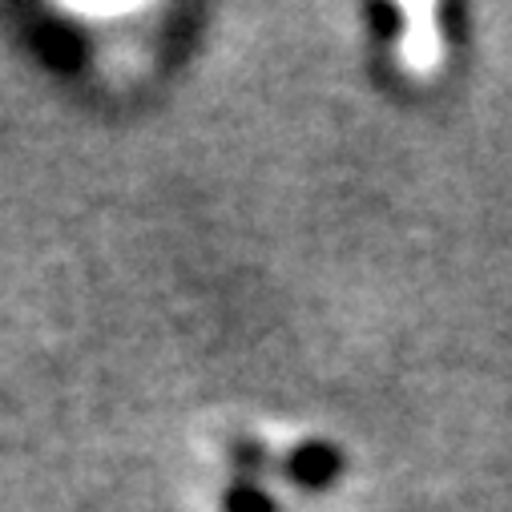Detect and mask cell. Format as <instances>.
Masks as SVG:
<instances>
[{
  "label": "cell",
  "mask_w": 512,
  "mask_h": 512,
  "mask_svg": "<svg viewBox=\"0 0 512 512\" xmlns=\"http://www.w3.org/2000/svg\"><path fill=\"white\" fill-rule=\"evenodd\" d=\"M335 468H339V460H335V452H327V448H303V452L295 456V472H299V480H307V484H323Z\"/></svg>",
  "instance_id": "1"
},
{
  "label": "cell",
  "mask_w": 512,
  "mask_h": 512,
  "mask_svg": "<svg viewBox=\"0 0 512 512\" xmlns=\"http://www.w3.org/2000/svg\"><path fill=\"white\" fill-rule=\"evenodd\" d=\"M436 53H440V41L432 37V29L428 25H412L408 41H404V57H412L416 65H428V61H436Z\"/></svg>",
  "instance_id": "2"
},
{
  "label": "cell",
  "mask_w": 512,
  "mask_h": 512,
  "mask_svg": "<svg viewBox=\"0 0 512 512\" xmlns=\"http://www.w3.org/2000/svg\"><path fill=\"white\" fill-rule=\"evenodd\" d=\"M230 512H271V508H267V500H263L259 492H250V488H246V492H238V496H234Z\"/></svg>",
  "instance_id": "3"
}]
</instances>
